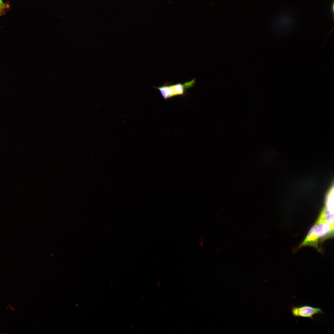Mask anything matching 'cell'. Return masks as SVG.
Segmentation results:
<instances>
[{
    "instance_id": "6da1fadb",
    "label": "cell",
    "mask_w": 334,
    "mask_h": 334,
    "mask_svg": "<svg viewBox=\"0 0 334 334\" xmlns=\"http://www.w3.org/2000/svg\"><path fill=\"white\" fill-rule=\"evenodd\" d=\"M195 83V79L185 82L172 84L167 82L164 85L155 87L158 89L163 97L165 99L177 96H183L188 88H192Z\"/></svg>"
},
{
    "instance_id": "7a4b0ae2",
    "label": "cell",
    "mask_w": 334,
    "mask_h": 334,
    "mask_svg": "<svg viewBox=\"0 0 334 334\" xmlns=\"http://www.w3.org/2000/svg\"><path fill=\"white\" fill-rule=\"evenodd\" d=\"M319 236L318 225L315 222L310 229L305 239L295 250L296 252L300 248L305 246H309L314 247L319 252H323V250L319 246Z\"/></svg>"
},
{
    "instance_id": "3957f363",
    "label": "cell",
    "mask_w": 334,
    "mask_h": 334,
    "mask_svg": "<svg viewBox=\"0 0 334 334\" xmlns=\"http://www.w3.org/2000/svg\"><path fill=\"white\" fill-rule=\"evenodd\" d=\"M316 222L318 226L319 244L333 237L334 226H332L320 215Z\"/></svg>"
},
{
    "instance_id": "277c9868",
    "label": "cell",
    "mask_w": 334,
    "mask_h": 334,
    "mask_svg": "<svg viewBox=\"0 0 334 334\" xmlns=\"http://www.w3.org/2000/svg\"><path fill=\"white\" fill-rule=\"evenodd\" d=\"M292 312L295 317L308 318L312 319H313L314 315L323 313L320 308L308 306L294 307L292 309Z\"/></svg>"
},
{
    "instance_id": "5b68a950",
    "label": "cell",
    "mask_w": 334,
    "mask_h": 334,
    "mask_svg": "<svg viewBox=\"0 0 334 334\" xmlns=\"http://www.w3.org/2000/svg\"><path fill=\"white\" fill-rule=\"evenodd\" d=\"M10 8L8 2H4L3 0H0V16L5 15Z\"/></svg>"
},
{
    "instance_id": "8992f818",
    "label": "cell",
    "mask_w": 334,
    "mask_h": 334,
    "mask_svg": "<svg viewBox=\"0 0 334 334\" xmlns=\"http://www.w3.org/2000/svg\"><path fill=\"white\" fill-rule=\"evenodd\" d=\"M331 12H332V16H333V18H334L333 17H334V2H333L332 4V5L331 6Z\"/></svg>"
}]
</instances>
